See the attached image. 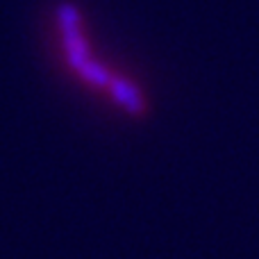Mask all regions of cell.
Returning <instances> with one entry per match:
<instances>
[{
  "label": "cell",
  "instance_id": "1",
  "mask_svg": "<svg viewBox=\"0 0 259 259\" xmlns=\"http://www.w3.org/2000/svg\"><path fill=\"white\" fill-rule=\"evenodd\" d=\"M41 48L59 82L112 121L146 123L155 91L141 68L109 48L80 0H53L41 12Z\"/></svg>",
  "mask_w": 259,
  "mask_h": 259
}]
</instances>
